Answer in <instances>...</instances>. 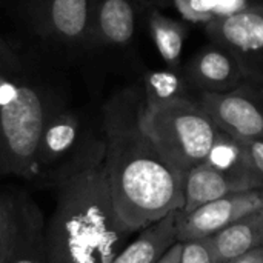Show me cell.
I'll use <instances>...</instances> for the list:
<instances>
[{"instance_id":"obj_26","label":"cell","mask_w":263,"mask_h":263,"mask_svg":"<svg viewBox=\"0 0 263 263\" xmlns=\"http://www.w3.org/2000/svg\"><path fill=\"white\" fill-rule=\"evenodd\" d=\"M253 88H254V91L263 99V83H253Z\"/></svg>"},{"instance_id":"obj_17","label":"cell","mask_w":263,"mask_h":263,"mask_svg":"<svg viewBox=\"0 0 263 263\" xmlns=\"http://www.w3.org/2000/svg\"><path fill=\"white\" fill-rule=\"evenodd\" d=\"M148 12L149 32L160 57L166 63V68L180 69L183 43L188 34L186 25L162 14L160 9H151Z\"/></svg>"},{"instance_id":"obj_4","label":"cell","mask_w":263,"mask_h":263,"mask_svg":"<svg viewBox=\"0 0 263 263\" xmlns=\"http://www.w3.org/2000/svg\"><path fill=\"white\" fill-rule=\"evenodd\" d=\"M105 149L102 122L96 126L82 112L65 108L54 114L42 131L32 182L55 186L74 174L102 165Z\"/></svg>"},{"instance_id":"obj_5","label":"cell","mask_w":263,"mask_h":263,"mask_svg":"<svg viewBox=\"0 0 263 263\" xmlns=\"http://www.w3.org/2000/svg\"><path fill=\"white\" fill-rule=\"evenodd\" d=\"M142 126L163 157L182 174L205 162L219 128L193 99L143 106Z\"/></svg>"},{"instance_id":"obj_20","label":"cell","mask_w":263,"mask_h":263,"mask_svg":"<svg viewBox=\"0 0 263 263\" xmlns=\"http://www.w3.org/2000/svg\"><path fill=\"white\" fill-rule=\"evenodd\" d=\"M15 194L0 193V263H3L14 225Z\"/></svg>"},{"instance_id":"obj_2","label":"cell","mask_w":263,"mask_h":263,"mask_svg":"<svg viewBox=\"0 0 263 263\" xmlns=\"http://www.w3.org/2000/svg\"><path fill=\"white\" fill-rule=\"evenodd\" d=\"M68 108L62 80L35 48L0 35V176L32 182L46 122Z\"/></svg>"},{"instance_id":"obj_16","label":"cell","mask_w":263,"mask_h":263,"mask_svg":"<svg viewBox=\"0 0 263 263\" xmlns=\"http://www.w3.org/2000/svg\"><path fill=\"white\" fill-rule=\"evenodd\" d=\"M205 163L216 171L245 183L250 190H262L250 170L242 140L234 136L219 129V134L205 159Z\"/></svg>"},{"instance_id":"obj_27","label":"cell","mask_w":263,"mask_h":263,"mask_svg":"<svg viewBox=\"0 0 263 263\" xmlns=\"http://www.w3.org/2000/svg\"><path fill=\"white\" fill-rule=\"evenodd\" d=\"M2 2H3V0H0V3H2Z\"/></svg>"},{"instance_id":"obj_21","label":"cell","mask_w":263,"mask_h":263,"mask_svg":"<svg viewBox=\"0 0 263 263\" xmlns=\"http://www.w3.org/2000/svg\"><path fill=\"white\" fill-rule=\"evenodd\" d=\"M180 259L179 263H217L208 239L180 242Z\"/></svg>"},{"instance_id":"obj_25","label":"cell","mask_w":263,"mask_h":263,"mask_svg":"<svg viewBox=\"0 0 263 263\" xmlns=\"http://www.w3.org/2000/svg\"><path fill=\"white\" fill-rule=\"evenodd\" d=\"M139 5L140 8L151 11V9H162L166 6H171L174 0H134V5Z\"/></svg>"},{"instance_id":"obj_19","label":"cell","mask_w":263,"mask_h":263,"mask_svg":"<svg viewBox=\"0 0 263 263\" xmlns=\"http://www.w3.org/2000/svg\"><path fill=\"white\" fill-rule=\"evenodd\" d=\"M256 3L251 0H174L173 5L186 22L208 25Z\"/></svg>"},{"instance_id":"obj_23","label":"cell","mask_w":263,"mask_h":263,"mask_svg":"<svg viewBox=\"0 0 263 263\" xmlns=\"http://www.w3.org/2000/svg\"><path fill=\"white\" fill-rule=\"evenodd\" d=\"M225 263H263V245Z\"/></svg>"},{"instance_id":"obj_6","label":"cell","mask_w":263,"mask_h":263,"mask_svg":"<svg viewBox=\"0 0 263 263\" xmlns=\"http://www.w3.org/2000/svg\"><path fill=\"white\" fill-rule=\"evenodd\" d=\"M25 28L46 49L63 55L92 51L91 0H20Z\"/></svg>"},{"instance_id":"obj_13","label":"cell","mask_w":263,"mask_h":263,"mask_svg":"<svg viewBox=\"0 0 263 263\" xmlns=\"http://www.w3.org/2000/svg\"><path fill=\"white\" fill-rule=\"evenodd\" d=\"M179 211H173L160 220L145 227L134 240L112 259L111 263H156L176 242Z\"/></svg>"},{"instance_id":"obj_12","label":"cell","mask_w":263,"mask_h":263,"mask_svg":"<svg viewBox=\"0 0 263 263\" xmlns=\"http://www.w3.org/2000/svg\"><path fill=\"white\" fill-rule=\"evenodd\" d=\"M92 48H125L136 32L134 0H91Z\"/></svg>"},{"instance_id":"obj_7","label":"cell","mask_w":263,"mask_h":263,"mask_svg":"<svg viewBox=\"0 0 263 263\" xmlns=\"http://www.w3.org/2000/svg\"><path fill=\"white\" fill-rule=\"evenodd\" d=\"M205 34L237 59L251 83H263V3L205 25Z\"/></svg>"},{"instance_id":"obj_15","label":"cell","mask_w":263,"mask_h":263,"mask_svg":"<svg viewBox=\"0 0 263 263\" xmlns=\"http://www.w3.org/2000/svg\"><path fill=\"white\" fill-rule=\"evenodd\" d=\"M217 263H225L263 245V208L236 220L208 239Z\"/></svg>"},{"instance_id":"obj_11","label":"cell","mask_w":263,"mask_h":263,"mask_svg":"<svg viewBox=\"0 0 263 263\" xmlns=\"http://www.w3.org/2000/svg\"><path fill=\"white\" fill-rule=\"evenodd\" d=\"M46 219L37 202L15 194L14 225L3 263H46Z\"/></svg>"},{"instance_id":"obj_8","label":"cell","mask_w":263,"mask_h":263,"mask_svg":"<svg viewBox=\"0 0 263 263\" xmlns=\"http://www.w3.org/2000/svg\"><path fill=\"white\" fill-rule=\"evenodd\" d=\"M197 103L220 131L240 140H263V99L253 83L231 92H200Z\"/></svg>"},{"instance_id":"obj_22","label":"cell","mask_w":263,"mask_h":263,"mask_svg":"<svg viewBox=\"0 0 263 263\" xmlns=\"http://www.w3.org/2000/svg\"><path fill=\"white\" fill-rule=\"evenodd\" d=\"M250 170L263 190V140H242Z\"/></svg>"},{"instance_id":"obj_3","label":"cell","mask_w":263,"mask_h":263,"mask_svg":"<svg viewBox=\"0 0 263 263\" xmlns=\"http://www.w3.org/2000/svg\"><path fill=\"white\" fill-rule=\"evenodd\" d=\"M46 219V263H111L136 234L119 217L103 163L54 186Z\"/></svg>"},{"instance_id":"obj_14","label":"cell","mask_w":263,"mask_h":263,"mask_svg":"<svg viewBox=\"0 0 263 263\" xmlns=\"http://www.w3.org/2000/svg\"><path fill=\"white\" fill-rule=\"evenodd\" d=\"M242 191H250V188L203 162L183 174V206L180 211L188 213L200 205Z\"/></svg>"},{"instance_id":"obj_18","label":"cell","mask_w":263,"mask_h":263,"mask_svg":"<svg viewBox=\"0 0 263 263\" xmlns=\"http://www.w3.org/2000/svg\"><path fill=\"white\" fill-rule=\"evenodd\" d=\"M190 85L180 69H156L148 71L143 77V97L146 106H159L170 102L191 99Z\"/></svg>"},{"instance_id":"obj_9","label":"cell","mask_w":263,"mask_h":263,"mask_svg":"<svg viewBox=\"0 0 263 263\" xmlns=\"http://www.w3.org/2000/svg\"><path fill=\"white\" fill-rule=\"evenodd\" d=\"M260 208H263V190H250L208 202L188 213L179 211L177 242L210 239Z\"/></svg>"},{"instance_id":"obj_10","label":"cell","mask_w":263,"mask_h":263,"mask_svg":"<svg viewBox=\"0 0 263 263\" xmlns=\"http://www.w3.org/2000/svg\"><path fill=\"white\" fill-rule=\"evenodd\" d=\"M188 85L200 92H231L251 83L237 59L223 46L210 42L185 66Z\"/></svg>"},{"instance_id":"obj_1","label":"cell","mask_w":263,"mask_h":263,"mask_svg":"<svg viewBox=\"0 0 263 263\" xmlns=\"http://www.w3.org/2000/svg\"><path fill=\"white\" fill-rule=\"evenodd\" d=\"M143 106V91L128 88L102 111L106 183L119 217L134 233L183 206V174L145 133Z\"/></svg>"},{"instance_id":"obj_24","label":"cell","mask_w":263,"mask_h":263,"mask_svg":"<svg viewBox=\"0 0 263 263\" xmlns=\"http://www.w3.org/2000/svg\"><path fill=\"white\" fill-rule=\"evenodd\" d=\"M180 250H182V243L180 242H176L159 260L156 263H179L180 259Z\"/></svg>"}]
</instances>
